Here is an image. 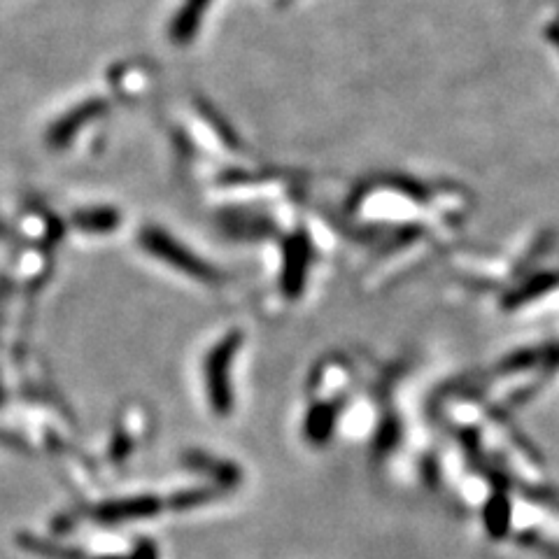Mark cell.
<instances>
[{"label":"cell","instance_id":"obj_2","mask_svg":"<svg viewBox=\"0 0 559 559\" xmlns=\"http://www.w3.org/2000/svg\"><path fill=\"white\" fill-rule=\"evenodd\" d=\"M238 345H240L238 334H231L229 338H224V341L210 352L208 364H205V371H208L210 401H212V408H215L219 415H229V410H231L229 369H231L233 355H236Z\"/></svg>","mask_w":559,"mask_h":559},{"label":"cell","instance_id":"obj_1","mask_svg":"<svg viewBox=\"0 0 559 559\" xmlns=\"http://www.w3.org/2000/svg\"><path fill=\"white\" fill-rule=\"evenodd\" d=\"M469 203L450 191L417 189L408 182L369 185L352 201L355 229L369 250L364 282L378 289L443 250L462 226Z\"/></svg>","mask_w":559,"mask_h":559},{"label":"cell","instance_id":"obj_6","mask_svg":"<svg viewBox=\"0 0 559 559\" xmlns=\"http://www.w3.org/2000/svg\"><path fill=\"white\" fill-rule=\"evenodd\" d=\"M77 224L87 231H108L117 226V212L112 210H91V212H80L77 215Z\"/></svg>","mask_w":559,"mask_h":559},{"label":"cell","instance_id":"obj_3","mask_svg":"<svg viewBox=\"0 0 559 559\" xmlns=\"http://www.w3.org/2000/svg\"><path fill=\"white\" fill-rule=\"evenodd\" d=\"M143 245L150 250L152 254H157V257L166 259V264H173L175 268H180V271H185L189 275H194V278L203 280V282H215L217 280V273L212 271L208 264H203L201 259H196L194 254L185 247L175 243L173 238H168L164 231L159 229H145L143 231Z\"/></svg>","mask_w":559,"mask_h":559},{"label":"cell","instance_id":"obj_4","mask_svg":"<svg viewBox=\"0 0 559 559\" xmlns=\"http://www.w3.org/2000/svg\"><path fill=\"white\" fill-rule=\"evenodd\" d=\"M159 511V501L150 497H140L131 501H119V504H108L98 511V518L103 522H122L133 518H145Z\"/></svg>","mask_w":559,"mask_h":559},{"label":"cell","instance_id":"obj_5","mask_svg":"<svg viewBox=\"0 0 559 559\" xmlns=\"http://www.w3.org/2000/svg\"><path fill=\"white\" fill-rule=\"evenodd\" d=\"M203 7H208V0H189L185 5V10L180 12L178 21H175V40H189V35L194 33V28L198 26V14H201Z\"/></svg>","mask_w":559,"mask_h":559}]
</instances>
